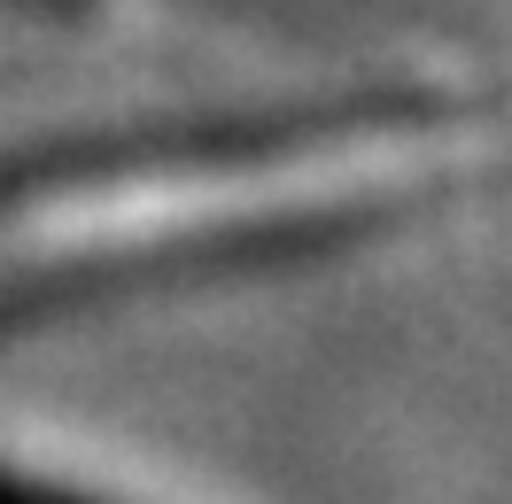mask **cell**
<instances>
[{
	"label": "cell",
	"instance_id": "obj_1",
	"mask_svg": "<svg viewBox=\"0 0 512 504\" xmlns=\"http://www.w3.org/2000/svg\"><path fill=\"white\" fill-rule=\"evenodd\" d=\"M412 210L396 202H365V210H311V218H249V225H218V233H179L156 249H125V256H94V264H55L32 280L0 287V334L24 326H63V318L109 311V303H140V295H179V287H225V280H264V272H303L326 256L381 241Z\"/></svg>",
	"mask_w": 512,
	"mask_h": 504
},
{
	"label": "cell",
	"instance_id": "obj_2",
	"mask_svg": "<svg viewBox=\"0 0 512 504\" xmlns=\"http://www.w3.org/2000/svg\"><path fill=\"white\" fill-rule=\"evenodd\" d=\"M412 117L404 94H373V101H311V109H272V117H210V125H148V132H117V140H70V148H39V156H8L0 163V210H24L47 194H70L86 179H117V171H171V163H249V156H280L303 140L350 125H396Z\"/></svg>",
	"mask_w": 512,
	"mask_h": 504
},
{
	"label": "cell",
	"instance_id": "obj_3",
	"mask_svg": "<svg viewBox=\"0 0 512 504\" xmlns=\"http://www.w3.org/2000/svg\"><path fill=\"white\" fill-rule=\"evenodd\" d=\"M0 504H101V497H78V489H55V481H32V473L0 466Z\"/></svg>",
	"mask_w": 512,
	"mask_h": 504
}]
</instances>
